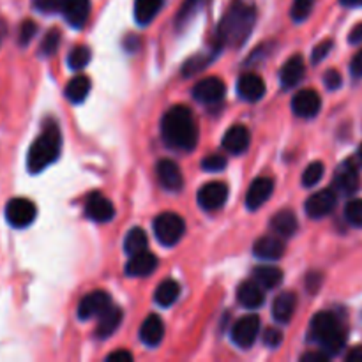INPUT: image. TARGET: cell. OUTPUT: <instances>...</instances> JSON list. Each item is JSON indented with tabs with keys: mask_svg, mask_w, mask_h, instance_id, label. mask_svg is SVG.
Listing matches in <instances>:
<instances>
[{
	"mask_svg": "<svg viewBox=\"0 0 362 362\" xmlns=\"http://www.w3.org/2000/svg\"><path fill=\"white\" fill-rule=\"evenodd\" d=\"M161 136L168 147L191 152L198 144V124L187 106H173L161 119Z\"/></svg>",
	"mask_w": 362,
	"mask_h": 362,
	"instance_id": "6da1fadb",
	"label": "cell"
},
{
	"mask_svg": "<svg viewBox=\"0 0 362 362\" xmlns=\"http://www.w3.org/2000/svg\"><path fill=\"white\" fill-rule=\"evenodd\" d=\"M257 21V9L246 0H233L218 27L219 46L239 48L250 37Z\"/></svg>",
	"mask_w": 362,
	"mask_h": 362,
	"instance_id": "7a4b0ae2",
	"label": "cell"
},
{
	"mask_svg": "<svg viewBox=\"0 0 362 362\" xmlns=\"http://www.w3.org/2000/svg\"><path fill=\"white\" fill-rule=\"evenodd\" d=\"M62 148V133L55 120H46L41 133L30 145L27 154V170L37 175L59 159Z\"/></svg>",
	"mask_w": 362,
	"mask_h": 362,
	"instance_id": "3957f363",
	"label": "cell"
},
{
	"mask_svg": "<svg viewBox=\"0 0 362 362\" xmlns=\"http://www.w3.org/2000/svg\"><path fill=\"white\" fill-rule=\"evenodd\" d=\"M310 334L311 339L317 341L329 356H336L345 349L346 331L339 324L338 317L331 311H322V313L315 315L311 320Z\"/></svg>",
	"mask_w": 362,
	"mask_h": 362,
	"instance_id": "277c9868",
	"label": "cell"
},
{
	"mask_svg": "<svg viewBox=\"0 0 362 362\" xmlns=\"http://www.w3.org/2000/svg\"><path fill=\"white\" fill-rule=\"evenodd\" d=\"M154 235L163 246H175L186 233V221L175 212H163L154 219Z\"/></svg>",
	"mask_w": 362,
	"mask_h": 362,
	"instance_id": "5b68a950",
	"label": "cell"
},
{
	"mask_svg": "<svg viewBox=\"0 0 362 362\" xmlns=\"http://www.w3.org/2000/svg\"><path fill=\"white\" fill-rule=\"evenodd\" d=\"M4 216L13 228H27L37 218V207L28 198H11L4 209Z\"/></svg>",
	"mask_w": 362,
	"mask_h": 362,
	"instance_id": "8992f818",
	"label": "cell"
},
{
	"mask_svg": "<svg viewBox=\"0 0 362 362\" xmlns=\"http://www.w3.org/2000/svg\"><path fill=\"white\" fill-rule=\"evenodd\" d=\"M260 334V318L257 315H246L239 318L232 327V341L239 349H251Z\"/></svg>",
	"mask_w": 362,
	"mask_h": 362,
	"instance_id": "52a82bcc",
	"label": "cell"
},
{
	"mask_svg": "<svg viewBox=\"0 0 362 362\" xmlns=\"http://www.w3.org/2000/svg\"><path fill=\"white\" fill-rule=\"evenodd\" d=\"M226 87L218 76L204 78L193 87V98L202 105H216L225 99Z\"/></svg>",
	"mask_w": 362,
	"mask_h": 362,
	"instance_id": "ba28073f",
	"label": "cell"
},
{
	"mask_svg": "<svg viewBox=\"0 0 362 362\" xmlns=\"http://www.w3.org/2000/svg\"><path fill=\"white\" fill-rule=\"evenodd\" d=\"M112 306V299L103 290H95V292L88 293L80 300L78 306V318L80 320H90L94 317H101L108 308Z\"/></svg>",
	"mask_w": 362,
	"mask_h": 362,
	"instance_id": "9c48e42d",
	"label": "cell"
},
{
	"mask_svg": "<svg viewBox=\"0 0 362 362\" xmlns=\"http://www.w3.org/2000/svg\"><path fill=\"white\" fill-rule=\"evenodd\" d=\"M322 108V99L317 90L313 88H304L299 90L292 99V110L300 119H313L318 115Z\"/></svg>",
	"mask_w": 362,
	"mask_h": 362,
	"instance_id": "30bf717a",
	"label": "cell"
},
{
	"mask_svg": "<svg viewBox=\"0 0 362 362\" xmlns=\"http://www.w3.org/2000/svg\"><path fill=\"white\" fill-rule=\"evenodd\" d=\"M197 198L204 211H218L228 200V187L223 182H209L198 191Z\"/></svg>",
	"mask_w": 362,
	"mask_h": 362,
	"instance_id": "8fae6325",
	"label": "cell"
},
{
	"mask_svg": "<svg viewBox=\"0 0 362 362\" xmlns=\"http://www.w3.org/2000/svg\"><path fill=\"white\" fill-rule=\"evenodd\" d=\"M338 204V197L332 189H322L306 200V214L313 219H322L331 214Z\"/></svg>",
	"mask_w": 362,
	"mask_h": 362,
	"instance_id": "7c38bea8",
	"label": "cell"
},
{
	"mask_svg": "<svg viewBox=\"0 0 362 362\" xmlns=\"http://www.w3.org/2000/svg\"><path fill=\"white\" fill-rule=\"evenodd\" d=\"M156 173H158L159 184H161L166 191L179 193L184 187L182 172H180L177 163L172 161V159H159L158 165H156Z\"/></svg>",
	"mask_w": 362,
	"mask_h": 362,
	"instance_id": "4fadbf2b",
	"label": "cell"
},
{
	"mask_svg": "<svg viewBox=\"0 0 362 362\" xmlns=\"http://www.w3.org/2000/svg\"><path fill=\"white\" fill-rule=\"evenodd\" d=\"M85 214L95 223H106L115 218V207L101 193H92L85 202Z\"/></svg>",
	"mask_w": 362,
	"mask_h": 362,
	"instance_id": "5bb4252c",
	"label": "cell"
},
{
	"mask_svg": "<svg viewBox=\"0 0 362 362\" xmlns=\"http://www.w3.org/2000/svg\"><path fill=\"white\" fill-rule=\"evenodd\" d=\"M334 182L338 189L345 194H354L359 189V170L352 159H346L338 166L334 173Z\"/></svg>",
	"mask_w": 362,
	"mask_h": 362,
	"instance_id": "9a60e30c",
	"label": "cell"
},
{
	"mask_svg": "<svg viewBox=\"0 0 362 362\" xmlns=\"http://www.w3.org/2000/svg\"><path fill=\"white\" fill-rule=\"evenodd\" d=\"M237 94L247 103H257L264 98L265 83L257 73H244L237 81Z\"/></svg>",
	"mask_w": 362,
	"mask_h": 362,
	"instance_id": "2e32d148",
	"label": "cell"
},
{
	"mask_svg": "<svg viewBox=\"0 0 362 362\" xmlns=\"http://www.w3.org/2000/svg\"><path fill=\"white\" fill-rule=\"evenodd\" d=\"M272 191H274V182L269 177H258L253 180L246 194V205L250 211H257L260 209L265 202L271 198Z\"/></svg>",
	"mask_w": 362,
	"mask_h": 362,
	"instance_id": "e0dca14e",
	"label": "cell"
},
{
	"mask_svg": "<svg viewBox=\"0 0 362 362\" xmlns=\"http://www.w3.org/2000/svg\"><path fill=\"white\" fill-rule=\"evenodd\" d=\"M255 257L260 258L264 262H276L285 255V244H283L281 237L276 235H265L255 243L253 246Z\"/></svg>",
	"mask_w": 362,
	"mask_h": 362,
	"instance_id": "ac0fdd59",
	"label": "cell"
},
{
	"mask_svg": "<svg viewBox=\"0 0 362 362\" xmlns=\"http://www.w3.org/2000/svg\"><path fill=\"white\" fill-rule=\"evenodd\" d=\"M156 269H158V258L145 250L129 257V262L126 265V274L131 278H145V276H151Z\"/></svg>",
	"mask_w": 362,
	"mask_h": 362,
	"instance_id": "d6986e66",
	"label": "cell"
},
{
	"mask_svg": "<svg viewBox=\"0 0 362 362\" xmlns=\"http://www.w3.org/2000/svg\"><path fill=\"white\" fill-rule=\"evenodd\" d=\"M250 144L251 133L243 124L232 126L223 136V147H225V151L232 152V154H243V152L247 151Z\"/></svg>",
	"mask_w": 362,
	"mask_h": 362,
	"instance_id": "ffe728a7",
	"label": "cell"
},
{
	"mask_svg": "<svg viewBox=\"0 0 362 362\" xmlns=\"http://www.w3.org/2000/svg\"><path fill=\"white\" fill-rule=\"evenodd\" d=\"M163 338H165V324H163L161 318L158 315H151V317L145 318L140 327L141 343L154 349L163 341Z\"/></svg>",
	"mask_w": 362,
	"mask_h": 362,
	"instance_id": "44dd1931",
	"label": "cell"
},
{
	"mask_svg": "<svg viewBox=\"0 0 362 362\" xmlns=\"http://www.w3.org/2000/svg\"><path fill=\"white\" fill-rule=\"evenodd\" d=\"M304 71H306V66H304V59L300 55L290 57L288 60L283 66L281 74H279V80H281L283 88H293L296 85L300 83V80L304 78Z\"/></svg>",
	"mask_w": 362,
	"mask_h": 362,
	"instance_id": "7402d4cb",
	"label": "cell"
},
{
	"mask_svg": "<svg viewBox=\"0 0 362 362\" xmlns=\"http://www.w3.org/2000/svg\"><path fill=\"white\" fill-rule=\"evenodd\" d=\"M237 300L244 308H247V310H257L265 300L264 290H262V286L255 279L253 281H244L237 288Z\"/></svg>",
	"mask_w": 362,
	"mask_h": 362,
	"instance_id": "603a6c76",
	"label": "cell"
},
{
	"mask_svg": "<svg viewBox=\"0 0 362 362\" xmlns=\"http://www.w3.org/2000/svg\"><path fill=\"white\" fill-rule=\"evenodd\" d=\"M64 18L73 28H81L90 14V0H69L62 11Z\"/></svg>",
	"mask_w": 362,
	"mask_h": 362,
	"instance_id": "cb8c5ba5",
	"label": "cell"
},
{
	"mask_svg": "<svg viewBox=\"0 0 362 362\" xmlns=\"http://www.w3.org/2000/svg\"><path fill=\"white\" fill-rule=\"evenodd\" d=\"M297 297L292 292H283L272 303V317L279 324H288L296 311Z\"/></svg>",
	"mask_w": 362,
	"mask_h": 362,
	"instance_id": "d4e9b609",
	"label": "cell"
},
{
	"mask_svg": "<svg viewBox=\"0 0 362 362\" xmlns=\"http://www.w3.org/2000/svg\"><path fill=\"white\" fill-rule=\"evenodd\" d=\"M271 228L276 235L286 239V237H292L299 230V221H297L296 214L292 211H279L271 219Z\"/></svg>",
	"mask_w": 362,
	"mask_h": 362,
	"instance_id": "484cf974",
	"label": "cell"
},
{
	"mask_svg": "<svg viewBox=\"0 0 362 362\" xmlns=\"http://www.w3.org/2000/svg\"><path fill=\"white\" fill-rule=\"evenodd\" d=\"M120 322H122V310L115 306H110L105 313L101 315V320H99L98 329H95V336L99 339H106L113 334V332L119 329Z\"/></svg>",
	"mask_w": 362,
	"mask_h": 362,
	"instance_id": "4316f807",
	"label": "cell"
},
{
	"mask_svg": "<svg viewBox=\"0 0 362 362\" xmlns=\"http://www.w3.org/2000/svg\"><path fill=\"white\" fill-rule=\"evenodd\" d=\"M253 279L262 288H278L283 281V272L274 265H258L253 271Z\"/></svg>",
	"mask_w": 362,
	"mask_h": 362,
	"instance_id": "83f0119b",
	"label": "cell"
},
{
	"mask_svg": "<svg viewBox=\"0 0 362 362\" xmlns=\"http://www.w3.org/2000/svg\"><path fill=\"white\" fill-rule=\"evenodd\" d=\"M165 0H134V20L138 25H148L161 11Z\"/></svg>",
	"mask_w": 362,
	"mask_h": 362,
	"instance_id": "f1b7e54d",
	"label": "cell"
},
{
	"mask_svg": "<svg viewBox=\"0 0 362 362\" xmlns=\"http://www.w3.org/2000/svg\"><path fill=\"white\" fill-rule=\"evenodd\" d=\"M180 296V286L175 279H165L163 283H159V286L156 288L154 300L158 306L161 308H170L173 303H177Z\"/></svg>",
	"mask_w": 362,
	"mask_h": 362,
	"instance_id": "f546056e",
	"label": "cell"
},
{
	"mask_svg": "<svg viewBox=\"0 0 362 362\" xmlns=\"http://www.w3.org/2000/svg\"><path fill=\"white\" fill-rule=\"evenodd\" d=\"M90 87V80H88L87 76H83V74L74 76L73 80H69V83H67L66 98L69 99L71 103H74V105H80V103H83L85 99H87Z\"/></svg>",
	"mask_w": 362,
	"mask_h": 362,
	"instance_id": "4dcf8cb0",
	"label": "cell"
},
{
	"mask_svg": "<svg viewBox=\"0 0 362 362\" xmlns=\"http://www.w3.org/2000/svg\"><path fill=\"white\" fill-rule=\"evenodd\" d=\"M147 233L144 232L141 228H133L129 230V233L126 235V240H124V250H126V253L129 255V257H133V255L136 253H141V251L147 250Z\"/></svg>",
	"mask_w": 362,
	"mask_h": 362,
	"instance_id": "1f68e13d",
	"label": "cell"
},
{
	"mask_svg": "<svg viewBox=\"0 0 362 362\" xmlns=\"http://www.w3.org/2000/svg\"><path fill=\"white\" fill-rule=\"evenodd\" d=\"M207 2L209 0H184V4L180 6L179 14H177V27L186 25Z\"/></svg>",
	"mask_w": 362,
	"mask_h": 362,
	"instance_id": "d6a6232c",
	"label": "cell"
},
{
	"mask_svg": "<svg viewBox=\"0 0 362 362\" xmlns=\"http://www.w3.org/2000/svg\"><path fill=\"white\" fill-rule=\"evenodd\" d=\"M90 49H88L87 46H74L73 52L67 57V64H69L71 69L74 71L83 69V67L90 62Z\"/></svg>",
	"mask_w": 362,
	"mask_h": 362,
	"instance_id": "836d02e7",
	"label": "cell"
},
{
	"mask_svg": "<svg viewBox=\"0 0 362 362\" xmlns=\"http://www.w3.org/2000/svg\"><path fill=\"white\" fill-rule=\"evenodd\" d=\"M59 46H60V32L53 28V30L46 32L45 39H42L41 46H39V52H41L42 57H52L55 55Z\"/></svg>",
	"mask_w": 362,
	"mask_h": 362,
	"instance_id": "e575fe53",
	"label": "cell"
},
{
	"mask_svg": "<svg viewBox=\"0 0 362 362\" xmlns=\"http://www.w3.org/2000/svg\"><path fill=\"white\" fill-rule=\"evenodd\" d=\"M324 172H325L324 163H320V161L311 163V165L308 166L303 173V186L311 187V186H315V184H318L320 182L322 177H324Z\"/></svg>",
	"mask_w": 362,
	"mask_h": 362,
	"instance_id": "d590c367",
	"label": "cell"
},
{
	"mask_svg": "<svg viewBox=\"0 0 362 362\" xmlns=\"http://www.w3.org/2000/svg\"><path fill=\"white\" fill-rule=\"evenodd\" d=\"M345 218L350 225L361 228L362 226V198H356V200H352L346 204Z\"/></svg>",
	"mask_w": 362,
	"mask_h": 362,
	"instance_id": "8d00e7d4",
	"label": "cell"
},
{
	"mask_svg": "<svg viewBox=\"0 0 362 362\" xmlns=\"http://www.w3.org/2000/svg\"><path fill=\"white\" fill-rule=\"evenodd\" d=\"M315 6V0H293L292 4V20L297 23H303L311 14Z\"/></svg>",
	"mask_w": 362,
	"mask_h": 362,
	"instance_id": "74e56055",
	"label": "cell"
},
{
	"mask_svg": "<svg viewBox=\"0 0 362 362\" xmlns=\"http://www.w3.org/2000/svg\"><path fill=\"white\" fill-rule=\"evenodd\" d=\"M67 2H69V0H32V6H34L39 13L52 14L62 13Z\"/></svg>",
	"mask_w": 362,
	"mask_h": 362,
	"instance_id": "f35d334b",
	"label": "cell"
},
{
	"mask_svg": "<svg viewBox=\"0 0 362 362\" xmlns=\"http://www.w3.org/2000/svg\"><path fill=\"white\" fill-rule=\"evenodd\" d=\"M35 34H37V25L32 20H25L21 23L20 32H18V42H20V46H27L34 39Z\"/></svg>",
	"mask_w": 362,
	"mask_h": 362,
	"instance_id": "ab89813d",
	"label": "cell"
},
{
	"mask_svg": "<svg viewBox=\"0 0 362 362\" xmlns=\"http://www.w3.org/2000/svg\"><path fill=\"white\" fill-rule=\"evenodd\" d=\"M202 168L205 172H221L226 168V158L221 154H211L207 158H204L202 161Z\"/></svg>",
	"mask_w": 362,
	"mask_h": 362,
	"instance_id": "60d3db41",
	"label": "cell"
},
{
	"mask_svg": "<svg viewBox=\"0 0 362 362\" xmlns=\"http://www.w3.org/2000/svg\"><path fill=\"white\" fill-rule=\"evenodd\" d=\"M264 343L267 346H271V349H278L283 343L281 331H278V329H267L264 334Z\"/></svg>",
	"mask_w": 362,
	"mask_h": 362,
	"instance_id": "b9f144b4",
	"label": "cell"
},
{
	"mask_svg": "<svg viewBox=\"0 0 362 362\" xmlns=\"http://www.w3.org/2000/svg\"><path fill=\"white\" fill-rule=\"evenodd\" d=\"M205 64H207V59H204V57H194V59H191L189 62H186V66H184V74L186 76H191V74L198 73L200 69H204Z\"/></svg>",
	"mask_w": 362,
	"mask_h": 362,
	"instance_id": "7bdbcfd3",
	"label": "cell"
},
{
	"mask_svg": "<svg viewBox=\"0 0 362 362\" xmlns=\"http://www.w3.org/2000/svg\"><path fill=\"white\" fill-rule=\"evenodd\" d=\"M324 81H325V85H327L329 90H336V88L341 87V83H343L341 74L334 69H329L327 73L324 74Z\"/></svg>",
	"mask_w": 362,
	"mask_h": 362,
	"instance_id": "ee69618b",
	"label": "cell"
},
{
	"mask_svg": "<svg viewBox=\"0 0 362 362\" xmlns=\"http://www.w3.org/2000/svg\"><path fill=\"white\" fill-rule=\"evenodd\" d=\"M331 48H332V41H324V42H320V45H318L317 48L313 49V64L322 62V60H324L325 57L329 55V52H331Z\"/></svg>",
	"mask_w": 362,
	"mask_h": 362,
	"instance_id": "f6af8a7d",
	"label": "cell"
},
{
	"mask_svg": "<svg viewBox=\"0 0 362 362\" xmlns=\"http://www.w3.org/2000/svg\"><path fill=\"white\" fill-rule=\"evenodd\" d=\"M106 361L108 362H131L133 361V356H131L129 352H126V350H117V352L110 354V356L106 357Z\"/></svg>",
	"mask_w": 362,
	"mask_h": 362,
	"instance_id": "bcb514c9",
	"label": "cell"
},
{
	"mask_svg": "<svg viewBox=\"0 0 362 362\" xmlns=\"http://www.w3.org/2000/svg\"><path fill=\"white\" fill-rule=\"evenodd\" d=\"M329 354H325L324 350H322V352H310V354H304L303 357H300V359L303 361H310V362H325L329 359Z\"/></svg>",
	"mask_w": 362,
	"mask_h": 362,
	"instance_id": "7dc6e473",
	"label": "cell"
},
{
	"mask_svg": "<svg viewBox=\"0 0 362 362\" xmlns=\"http://www.w3.org/2000/svg\"><path fill=\"white\" fill-rule=\"evenodd\" d=\"M350 71H352L354 76H362V49L359 53H357L356 57H354L352 64H350Z\"/></svg>",
	"mask_w": 362,
	"mask_h": 362,
	"instance_id": "c3c4849f",
	"label": "cell"
},
{
	"mask_svg": "<svg viewBox=\"0 0 362 362\" xmlns=\"http://www.w3.org/2000/svg\"><path fill=\"white\" fill-rule=\"evenodd\" d=\"M349 41L352 42V45H359V42H362V23L356 25V27L352 28V32H350L349 35Z\"/></svg>",
	"mask_w": 362,
	"mask_h": 362,
	"instance_id": "681fc988",
	"label": "cell"
},
{
	"mask_svg": "<svg viewBox=\"0 0 362 362\" xmlns=\"http://www.w3.org/2000/svg\"><path fill=\"white\" fill-rule=\"evenodd\" d=\"M345 359L349 362H362V346H354V349H350Z\"/></svg>",
	"mask_w": 362,
	"mask_h": 362,
	"instance_id": "f907efd6",
	"label": "cell"
},
{
	"mask_svg": "<svg viewBox=\"0 0 362 362\" xmlns=\"http://www.w3.org/2000/svg\"><path fill=\"white\" fill-rule=\"evenodd\" d=\"M343 6H362V0H341Z\"/></svg>",
	"mask_w": 362,
	"mask_h": 362,
	"instance_id": "816d5d0a",
	"label": "cell"
},
{
	"mask_svg": "<svg viewBox=\"0 0 362 362\" xmlns=\"http://www.w3.org/2000/svg\"><path fill=\"white\" fill-rule=\"evenodd\" d=\"M359 159H361V165H362V145L359 147Z\"/></svg>",
	"mask_w": 362,
	"mask_h": 362,
	"instance_id": "f5cc1de1",
	"label": "cell"
},
{
	"mask_svg": "<svg viewBox=\"0 0 362 362\" xmlns=\"http://www.w3.org/2000/svg\"><path fill=\"white\" fill-rule=\"evenodd\" d=\"M2 39H4V32H0V45H2Z\"/></svg>",
	"mask_w": 362,
	"mask_h": 362,
	"instance_id": "db71d44e",
	"label": "cell"
}]
</instances>
